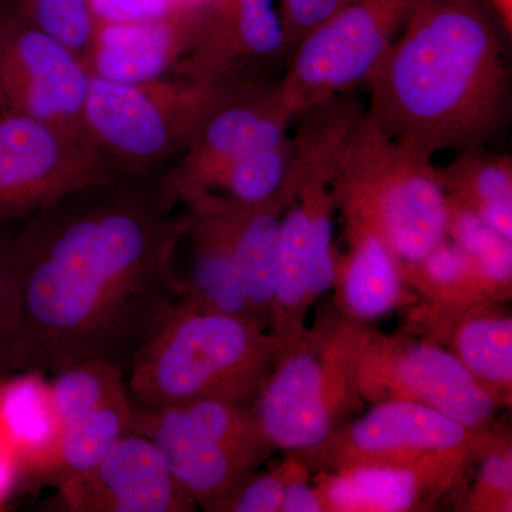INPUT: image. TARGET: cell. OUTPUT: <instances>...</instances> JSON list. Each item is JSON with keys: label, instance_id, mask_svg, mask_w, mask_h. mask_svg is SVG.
<instances>
[{"label": "cell", "instance_id": "4316f807", "mask_svg": "<svg viewBox=\"0 0 512 512\" xmlns=\"http://www.w3.org/2000/svg\"><path fill=\"white\" fill-rule=\"evenodd\" d=\"M447 207V238L471 256L490 281L511 291L512 239L448 197Z\"/></svg>", "mask_w": 512, "mask_h": 512}, {"label": "cell", "instance_id": "2e32d148", "mask_svg": "<svg viewBox=\"0 0 512 512\" xmlns=\"http://www.w3.org/2000/svg\"><path fill=\"white\" fill-rule=\"evenodd\" d=\"M473 458L416 466H356L316 473L323 512L430 511L460 483Z\"/></svg>", "mask_w": 512, "mask_h": 512}, {"label": "cell", "instance_id": "ffe728a7", "mask_svg": "<svg viewBox=\"0 0 512 512\" xmlns=\"http://www.w3.org/2000/svg\"><path fill=\"white\" fill-rule=\"evenodd\" d=\"M0 436L18 458L22 484H30L62 436L49 375L22 372L0 380Z\"/></svg>", "mask_w": 512, "mask_h": 512}, {"label": "cell", "instance_id": "ba28073f", "mask_svg": "<svg viewBox=\"0 0 512 512\" xmlns=\"http://www.w3.org/2000/svg\"><path fill=\"white\" fill-rule=\"evenodd\" d=\"M419 0H350L293 50L279 89L293 116L369 83Z\"/></svg>", "mask_w": 512, "mask_h": 512}, {"label": "cell", "instance_id": "8fae6325", "mask_svg": "<svg viewBox=\"0 0 512 512\" xmlns=\"http://www.w3.org/2000/svg\"><path fill=\"white\" fill-rule=\"evenodd\" d=\"M484 431H474L407 400H384L311 450L298 451L312 474L356 466H416L473 458Z\"/></svg>", "mask_w": 512, "mask_h": 512}, {"label": "cell", "instance_id": "d6a6232c", "mask_svg": "<svg viewBox=\"0 0 512 512\" xmlns=\"http://www.w3.org/2000/svg\"><path fill=\"white\" fill-rule=\"evenodd\" d=\"M96 23L144 22L184 9L180 0H89Z\"/></svg>", "mask_w": 512, "mask_h": 512}, {"label": "cell", "instance_id": "7c38bea8", "mask_svg": "<svg viewBox=\"0 0 512 512\" xmlns=\"http://www.w3.org/2000/svg\"><path fill=\"white\" fill-rule=\"evenodd\" d=\"M87 67L72 50L13 13L0 16L3 113L84 130Z\"/></svg>", "mask_w": 512, "mask_h": 512}, {"label": "cell", "instance_id": "f546056e", "mask_svg": "<svg viewBox=\"0 0 512 512\" xmlns=\"http://www.w3.org/2000/svg\"><path fill=\"white\" fill-rule=\"evenodd\" d=\"M20 322V289L15 258V229L0 224V380L12 375L13 348Z\"/></svg>", "mask_w": 512, "mask_h": 512}, {"label": "cell", "instance_id": "d590c367", "mask_svg": "<svg viewBox=\"0 0 512 512\" xmlns=\"http://www.w3.org/2000/svg\"><path fill=\"white\" fill-rule=\"evenodd\" d=\"M488 8L494 13L495 18L500 22L505 35L511 36L512 32V0H484Z\"/></svg>", "mask_w": 512, "mask_h": 512}, {"label": "cell", "instance_id": "8d00e7d4", "mask_svg": "<svg viewBox=\"0 0 512 512\" xmlns=\"http://www.w3.org/2000/svg\"><path fill=\"white\" fill-rule=\"evenodd\" d=\"M180 2L184 8H204V6H207L212 0H180Z\"/></svg>", "mask_w": 512, "mask_h": 512}, {"label": "cell", "instance_id": "30bf717a", "mask_svg": "<svg viewBox=\"0 0 512 512\" xmlns=\"http://www.w3.org/2000/svg\"><path fill=\"white\" fill-rule=\"evenodd\" d=\"M114 177L86 131L0 113V224Z\"/></svg>", "mask_w": 512, "mask_h": 512}, {"label": "cell", "instance_id": "cb8c5ba5", "mask_svg": "<svg viewBox=\"0 0 512 512\" xmlns=\"http://www.w3.org/2000/svg\"><path fill=\"white\" fill-rule=\"evenodd\" d=\"M448 198L473 211L505 238L512 239V160L484 147L460 151L439 168Z\"/></svg>", "mask_w": 512, "mask_h": 512}, {"label": "cell", "instance_id": "7402d4cb", "mask_svg": "<svg viewBox=\"0 0 512 512\" xmlns=\"http://www.w3.org/2000/svg\"><path fill=\"white\" fill-rule=\"evenodd\" d=\"M403 279L433 303L434 311H464L483 303L510 298L511 291L495 285L476 261L446 238L417 264L402 269Z\"/></svg>", "mask_w": 512, "mask_h": 512}, {"label": "cell", "instance_id": "3957f363", "mask_svg": "<svg viewBox=\"0 0 512 512\" xmlns=\"http://www.w3.org/2000/svg\"><path fill=\"white\" fill-rule=\"evenodd\" d=\"M296 340L251 319L178 302L134 357L128 393L143 409L195 400L252 404Z\"/></svg>", "mask_w": 512, "mask_h": 512}, {"label": "cell", "instance_id": "9a60e30c", "mask_svg": "<svg viewBox=\"0 0 512 512\" xmlns=\"http://www.w3.org/2000/svg\"><path fill=\"white\" fill-rule=\"evenodd\" d=\"M69 512H191L197 504L171 473L156 444L130 431L96 466L56 487Z\"/></svg>", "mask_w": 512, "mask_h": 512}, {"label": "cell", "instance_id": "74e56055", "mask_svg": "<svg viewBox=\"0 0 512 512\" xmlns=\"http://www.w3.org/2000/svg\"><path fill=\"white\" fill-rule=\"evenodd\" d=\"M0 113H3V103H2V99H0Z\"/></svg>", "mask_w": 512, "mask_h": 512}, {"label": "cell", "instance_id": "277c9868", "mask_svg": "<svg viewBox=\"0 0 512 512\" xmlns=\"http://www.w3.org/2000/svg\"><path fill=\"white\" fill-rule=\"evenodd\" d=\"M346 229L375 232L400 266L421 261L447 238V194L440 171L420 148L360 117L335 178Z\"/></svg>", "mask_w": 512, "mask_h": 512}, {"label": "cell", "instance_id": "8992f818", "mask_svg": "<svg viewBox=\"0 0 512 512\" xmlns=\"http://www.w3.org/2000/svg\"><path fill=\"white\" fill-rule=\"evenodd\" d=\"M222 84L181 74L134 84L92 76L84 130L114 177H157L190 146Z\"/></svg>", "mask_w": 512, "mask_h": 512}, {"label": "cell", "instance_id": "6da1fadb", "mask_svg": "<svg viewBox=\"0 0 512 512\" xmlns=\"http://www.w3.org/2000/svg\"><path fill=\"white\" fill-rule=\"evenodd\" d=\"M178 202L161 175L111 178L20 221L13 373L83 360L128 373L178 302L168 272Z\"/></svg>", "mask_w": 512, "mask_h": 512}, {"label": "cell", "instance_id": "e575fe53", "mask_svg": "<svg viewBox=\"0 0 512 512\" xmlns=\"http://www.w3.org/2000/svg\"><path fill=\"white\" fill-rule=\"evenodd\" d=\"M19 484H22V471L18 458L0 436V507L15 493Z\"/></svg>", "mask_w": 512, "mask_h": 512}, {"label": "cell", "instance_id": "484cf974", "mask_svg": "<svg viewBox=\"0 0 512 512\" xmlns=\"http://www.w3.org/2000/svg\"><path fill=\"white\" fill-rule=\"evenodd\" d=\"M49 384L62 431L128 389L123 370L96 359L57 370Z\"/></svg>", "mask_w": 512, "mask_h": 512}, {"label": "cell", "instance_id": "e0dca14e", "mask_svg": "<svg viewBox=\"0 0 512 512\" xmlns=\"http://www.w3.org/2000/svg\"><path fill=\"white\" fill-rule=\"evenodd\" d=\"M202 9L184 8L144 22L97 23L84 66L92 76L116 83L170 76L190 55Z\"/></svg>", "mask_w": 512, "mask_h": 512}, {"label": "cell", "instance_id": "44dd1931", "mask_svg": "<svg viewBox=\"0 0 512 512\" xmlns=\"http://www.w3.org/2000/svg\"><path fill=\"white\" fill-rule=\"evenodd\" d=\"M439 335H448L451 352L505 404L512 393V319L497 308L483 303L464 311L444 313Z\"/></svg>", "mask_w": 512, "mask_h": 512}, {"label": "cell", "instance_id": "5b68a950", "mask_svg": "<svg viewBox=\"0 0 512 512\" xmlns=\"http://www.w3.org/2000/svg\"><path fill=\"white\" fill-rule=\"evenodd\" d=\"M372 332L342 313H323L276 363L252 403L276 450H311L359 413L357 373Z\"/></svg>", "mask_w": 512, "mask_h": 512}, {"label": "cell", "instance_id": "5bb4252c", "mask_svg": "<svg viewBox=\"0 0 512 512\" xmlns=\"http://www.w3.org/2000/svg\"><path fill=\"white\" fill-rule=\"evenodd\" d=\"M282 0H212L174 74L204 82H262L286 64Z\"/></svg>", "mask_w": 512, "mask_h": 512}, {"label": "cell", "instance_id": "52a82bcc", "mask_svg": "<svg viewBox=\"0 0 512 512\" xmlns=\"http://www.w3.org/2000/svg\"><path fill=\"white\" fill-rule=\"evenodd\" d=\"M131 431L156 444L197 507L210 512H224L276 451L252 404L195 400L136 407Z\"/></svg>", "mask_w": 512, "mask_h": 512}, {"label": "cell", "instance_id": "1f68e13d", "mask_svg": "<svg viewBox=\"0 0 512 512\" xmlns=\"http://www.w3.org/2000/svg\"><path fill=\"white\" fill-rule=\"evenodd\" d=\"M349 2L350 0H282L281 19L286 62L308 33Z\"/></svg>", "mask_w": 512, "mask_h": 512}, {"label": "cell", "instance_id": "83f0119b", "mask_svg": "<svg viewBox=\"0 0 512 512\" xmlns=\"http://www.w3.org/2000/svg\"><path fill=\"white\" fill-rule=\"evenodd\" d=\"M15 13L62 43L83 62L92 43L96 20L89 0H13Z\"/></svg>", "mask_w": 512, "mask_h": 512}, {"label": "cell", "instance_id": "603a6c76", "mask_svg": "<svg viewBox=\"0 0 512 512\" xmlns=\"http://www.w3.org/2000/svg\"><path fill=\"white\" fill-rule=\"evenodd\" d=\"M134 406L128 389L62 431L55 453L30 484L59 487L90 470L114 444L133 430Z\"/></svg>", "mask_w": 512, "mask_h": 512}, {"label": "cell", "instance_id": "ac0fdd59", "mask_svg": "<svg viewBox=\"0 0 512 512\" xmlns=\"http://www.w3.org/2000/svg\"><path fill=\"white\" fill-rule=\"evenodd\" d=\"M185 195H197L207 201L221 218L237 256L252 315L259 325L271 330L278 274L279 228L286 205L282 202L239 205L200 191L184 192L178 198Z\"/></svg>", "mask_w": 512, "mask_h": 512}, {"label": "cell", "instance_id": "7a4b0ae2", "mask_svg": "<svg viewBox=\"0 0 512 512\" xmlns=\"http://www.w3.org/2000/svg\"><path fill=\"white\" fill-rule=\"evenodd\" d=\"M501 32L484 0H419L367 83V119L431 157L484 147L507 106Z\"/></svg>", "mask_w": 512, "mask_h": 512}, {"label": "cell", "instance_id": "836d02e7", "mask_svg": "<svg viewBox=\"0 0 512 512\" xmlns=\"http://www.w3.org/2000/svg\"><path fill=\"white\" fill-rule=\"evenodd\" d=\"M279 512H323L312 474L296 478L286 487Z\"/></svg>", "mask_w": 512, "mask_h": 512}, {"label": "cell", "instance_id": "d6986e66", "mask_svg": "<svg viewBox=\"0 0 512 512\" xmlns=\"http://www.w3.org/2000/svg\"><path fill=\"white\" fill-rule=\"evenodd\" d=\"M348 258L336 268L338 305L346 318L369 323L417 301L407 291L402 266L382 237L363 228L346 229Z\"/></svg>", "mask_w": 512, "mask_h": 512}, {"label": "cell", "instance_id": "4fadbf2b", "mask_svg": "<svg viewBox=\"0 0 512 512\" xmlns=\"http://www.w3.org/2000/svg\"><path fill=\"white\" fill-rule=\"evenodd\" d=\"M278 80L222 84L190 146L161 174L174 198L202 187L229 161L252 148L288 136L295 116L286 106Z\"/></svg>", "mask_w": 512, "mask_h": 512}, {"label": "cell", "instance_id": "f1b7e54d", "mask_svg": "<svg viewBox=\"0 0 512 512\" xmlns=\"http://www.w3.org/2000/svg\"><path fill=\"white\" fill-rule=\"evenodd\" d=\"M511 440L485 430L474 450L473 460L480 461L476 485L468 495V510L511 511L512 458Z\"/></svg>", "mask_w": 512, "mask_h": 512}, {"label": "cell", "instance_id": "4dcf8cb0", "mask_svg": "<svg viewBox=\"0 0 512 512\" xmlns=\"http://www.w3.org/2000/svg\"><path fill=\"white\" fill-rule=\"evenodd\" d=\"M311 474L295 454L286 453L285 460L268 473L249 477L229 500L224 512H279L286 487L296 478Z\"/></svg>", "mask_w": 512, "mask_h": 512}, {"label": "cell", "instance_id": "9c48e42d", "mask_svg": "<svg viewBox=\"0 0 512 512\" xmlns=\"http://www.w3.org/2000/svg\"><path fill=\"white\" fill-rule=\"evenodd\" d=\"M357 386L365 403L423 404L474 431L493 427L495 414L507 406L450 349L434 340L383 336L375 330L360 357Z\"/></svg>", "mask_w": 512, "mask_h": 512}, {"label": "cell", "instance_id": "d4e9b609", "mask_svg": "<svg viewBox=\"0 0 512 512\" xmlns=\"http://www.w3.org/2000/svg\"><path fill=\"white\" fill-rule=\"evenodd\" d=\"M293 160L292 136L252 148L212 175L202 187L180 192L200 191L239 205H265L289 202V177Z\"/></svg>", "mask_w": 512, "mask_h": 512}]
</instances>
